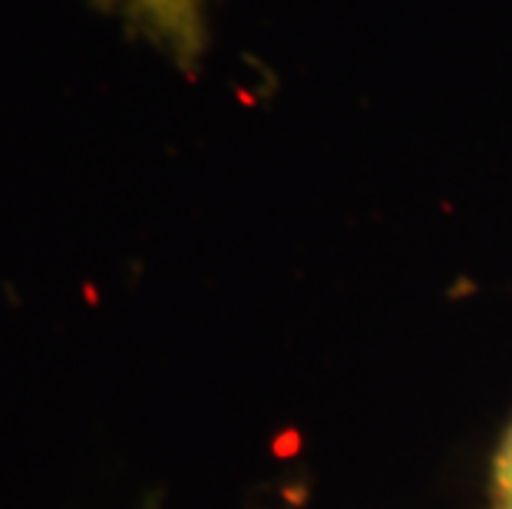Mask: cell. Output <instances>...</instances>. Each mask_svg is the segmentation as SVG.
<instances>
[{
	"label": "cell",
	"mask_w": 512,
	"mask_h": 509,
	"mask_svg": "<svg viewBox=\"0 0 512 509\" xmlns=\"http://www.w3.org/2000/svg\"><path fill=\"white\" fill-rule=\"evenodd\" d=\"M489 509H512V424L499 440L489 467Z\"/></svg>",
	"instance_id": "obj_1"
},
{
	"label": "cell",
	"mask_w": 512,
	"mask_h": 509,
	"mask_svg": "<svg viewBox=\"0 0 512 509\" xmlns=\"http://www.w3.org/2000/svg\"><path fill=\"white\" fill-rule=\"evenodd\" d=\"M146 509H156V506H152V503H149V506H146Z\"/></svg>",
	"instance_id": "obj_2"
}]
</instances>
